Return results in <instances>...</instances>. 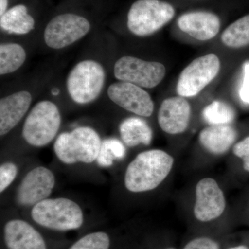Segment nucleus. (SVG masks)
<instances>
[{
    "instance_id": "1",
    "label": "nucleus",
    "mask_w": 249,
    "mask_h": 249,
    "mask_svg": "<svg viewBox=\"0 0 249 249\" xmlns=\"http://www.w3.org/2000/svg\"><path fill=\"white\" fill-rule=\"evenodd\" d=\"M175 162L172 155L160 149L140 152L126 168V189L133 193L154 191L169 176Z\"/></svg>"
},
{
    "instance_id": "2",
    "label": "nucleus",
    "mask_w": 249,
    "mask_h": 249,
    "mask_svg": "<svg viewBox=\"0 0 249 249\" xmlns=\"http://www.w3.org/2000/svg\"><path fill=\"white\" fill-rule=\"evenodd\" d=\"M101 139L94 129L79 127L71 132H64L54 142L53 149L59 160L65 164L91 163L96 160Z\"/></svg>"
},
{
    "instance_id": "3",
    "label": "nucleus",
    "mask_w": 249,
    "mask_h": 249,
    "mask_svg": "<svg viewBox=\"0 0 249 249\" xmlns=\"http://www.w3.org/2000/svg\"><path fill=\"white\" fill-rule=\"evenodd\" d=\"M37 224L52 230H76L83 225L84 215L79 205L67 198L46 199L36 204L31 213Z\"/></svg>"
},
{
    "instance_id": "4",
    "label": "nucleus",
    "mask_w": 249,
    "mask_h": 249,
    "mask_svg": "<svg viewBox=\"0 0 249 249\" xmlns=\"http://www.w3.org/2000/svg\"><path fill=\"white\" fill-rule=\"evenodd\" d=\"M173 5L160 0H137L127 15V27L135 36L155 34L175 17Z\"/></svg>"
},
{
    "instance_id": "5",
    "label": "nucleus",
    "mask_w": 249,
    "mask_h": 249,
    "mask_svg": "<svg viewBox=\"0 0 249 249\" xmlns=\"http://www.w3.org/2000/svg\"><path fill=\"white\" fill-rule=\"evenodd\" d=\"M61 124V116L53 103L42 101L33 107L22 129L23 138L34 147H43L55 138Z\"/></svg>"
},
{
    "instance_id": "6",
    "label": "nucleus",
    "mask_w": 249,
    "mask_h": 249,
    "mask_svg": "<svg viewBox=\"0 0 249 249\" xmlns=\"http://www.w3.org/2000/svg\"><path fill=\"white\" fill-rule=\"evenodd\" d=\"M104 69L93 60L77 64L67 78V90L72 100L78 104L92 102L99 96L104 86Z\"/></svg>"
},
{
    "instance_id": "7",
    "label": "nucleus",
    "mask_w": 249,
    "mask_h": 249,
    "mask_svg": "<svg viewBox=\"0 0 249 249\" xmlns=\"http://www.w3.org/2000/svg\"><path fill=\"white\" fill-rule=\"evenodd\" d=\"M221 62L213 53L193 60L182 70L177 83L178 96L194 97L204 89L219 74Z\"/></svg>"
},
{
    "instance_id": "8",
    "label": "nucleus",
    "mask_w": 249,
    "mask_h": 249,
    "mask_svg": "<svg viewBox=\"0 0 249 249\" xmlns=\"http://www.w3.org/2000/svg\"><path fill=\"white\" fill-rule=\"evenodd\" d=\"M114 73L116 79L121 81L152 89L164 79L166 70L160 62L124 56L116 62Z\"/></svg>"
},
{
    "instance_id": "9",
    "label": "nucleus",
    "mask_w": 249,
    "mask_h": 249,
    "mask_svg": "<svg viewBox=\"0 0 249 249\" xmlns=\"http://www.w3.org/2000/svg\"><path fill=\"white\" fill-rule=\"evenodd\" d=\"M227 209V198L214 178H201L195 188L193 212L196 220L209 222L221 217Z\"/></svg>"
},
{
    "instance_id": "10",
    "label": "nucleus",
    "mask_w": 249,
    "mask_h": 249,
    "mask_svg": "<svg viewBox=\"0 0 249 249\" xmlns=\"http://www.w3.org/2000/svg\"><path fill=\"white\" fill-rule=\"evenodd\" d=\"M90 28L89 21L78 15H59L47 24L44 37L46 44L50 48L60 49L84 37Z\"/></svg>"
},
{
    "instance_id": "11",
    "label": "nucleus",
    "mask_w": 249,
    "mask_h": 249,
    "mask_svg": "<svg viewBox=\"0 0 249 249\" xmlns=\"http://www.w3.org/2000/svg\"><path fill=\"white\" fill-rule=\"evenodd\" d=\"M55 178L52 170L38 166L30 170L18 187L16 201L22 206H35L50 196Z\"/></svg>"
},
{
    "instance_id": "12",
    "label": "nucleus",
    "mask_w": 249,
    "mask_h": 249,
    "mask_svg": "<svg viewBox=\"0 0 249 249\" xmlns=\"http://www.w3.org/2000/svg\"><path fill=\"white\" fill-rule=\"evenodd\" d=\"M109 98L123 109L141 117H150L155 109L151 96L138 85L119 82L107 89Z\"/></svg>"
},
{
    "instance_id": "13",
    "label": "nucleus",
    "mask_w": 249,
    "mask_h": 249,
    "mask_svg": "<svg viewBox=\"0 0 249 249\" xmlns=\"http://www.w3.org/2000/svg\"><path fill=\"white\" fill-rule=\"evenodd\" d=\"M192 116L191 104L182 96H172L160 104L157 120L160 128L170 135L184 133L189 127Z\"/></svg>"
},
{
    "instance_id": "14",
    "label": "nucleus",
    "mask_w": 249,
    "mask_h": 249,
    "mask_svg": "<svg viewBox=\"0 0 249 249\" xmlns=\"http://www.w3.org/2000/svg\"><path fill=\"white\" fill-rule=\"evenodd\" d=\"M180 30L199 41L212 40L219 34L221 21L217 15L208 11L186 13L178 18Z\"/></svg>"
},
{
    "instance_id": "15",
    "label": "nucleus",
    "mask_w": 249,
    "mask_h": 249,
    "mask_svg": "<svg viewBox=\"0 0 249 249\" xmlns=\"http://www.w3.org/2000/svg\"><path fill=\"white\" fill-rule=\"evenodd\" d=\"M4 237L9 249H47L40 232L22 219H13L6 223Z\"/></svg>"
},
{
    "instance_id": "16",
    "label": "nucleus",
    "mask_w": 249,
    "mask_h": 249,
    "mask_svg": "<svg viewBox=\"0 0 249 249\" xmlns=\"http://www.w3.org/2000/svg\"><path fill=\"white\" fill-rule=\"evenodd\" d=\"M32 96L29 91L12 93L0 100V134L9 133L16 127L30 107Z\"/></svg>"
},
{
    "instance_id": "17",
    "label": "nucleus",
    "mask_w": 249,
    "mask_h": 249,
    "mask_svg": "<svg viewBox=\"0 0 249 249\" xmlns=\"http://www.w3.org/2000/svg\"><path fill=\"white\" fill-rule=\"evenodd\" d=\"M237 137V130L231 124H217L208 125L201 129L198 140L208 153L220 156L232 148Z\"/></svg>"
},
{
    "instance_id": "18",
    "label": "nucleus",
    "mask_w": 249,
    "mask_h": 249,
    "mask_svg": "<svg viewBox=\"0 0 249 249\" xmlns=\"http://www.w3.org/2000/svg\"><path fill=\"white\" fill-rule=\"evenodd\" d=\"M119 132L124 145L130 147L140 145H149L153 139V132L142 118L132 116L123 121Z\"/></svg>"
},
{
    "instance_id": "19",
    "label": "nucleus",
    "mask_w": 249,
    "mask_h": 249,
    "mask_svg": "<svg viewBox=\"0 0 249 249\" xmlns=\"http://www.w3.org/2000/svg\"><path fill=\"white\" fill-rule=\"evenodd\" d=\"M35 20L28 14L24 5L18 4L7 10L0 18V27L9 34L23 35L34 29Z\"/></svg>"
},
{
    "instance_id": "20",
    "label": "nucleus",
    "mask_w": 249,
    "mask_h": 249,
    "mask_svg": "<svg viewBox=\"0 0 249 249\" xmlns=\"http://www.w3.org/2000/svg\"><path fill=\"white\" fill-rule=\"evenodd\" d=\"M223 45L231 49L249 45V14L231 24L221 36Z\"/></svg>"
},
{
    "instance_id": "21",
    "label": "nucleus",
    "mask_w": 249,
    "mask_h": 249,
    "mask_svg": "<svg viewBox=\"0 0 249 249\" xmlns=\"http://www.w3.org/2000/svg\"><path fill=\"white\" fill-rule=\"evenodd\" d=\"M26 60V52L22 46L16 43L0 45V74L13 73L19 68Z\"/></svg>"
},
{
    "instance_id": "22",
    "label": "nucleus",
    "mask_w": 249,
    "mask_h": 249,
    "mask_svg": "<svg viewBox=\"0 0 249 249\" xmlns=\"http://www.w3.org/2000/svg\"><path fill=\"white\" fill-rule=\"evenodd\" d=\"M202 118L209 125L231 124L235 119L233 108L222 101H214L202 110Z\"/></svg>"
},
{
    "instance_id": "23",
    "label": "nucleus",
    "mask_w": 249,
    "mask_h": 249,
    "mask_svg": "<svg viewBox=\"0 0 249 249\" xmlns=\"http://www.w3.org/2000/svg\"><path fill=\"white\" fill-rule=\"evenodd\" d=\"M125 155L124 142L117 139H105L101 143L96 162L99 166L107 168L113 165L114 160H123Z\"/></svg>"
},
{
    "instance_id": "24",
    "label": "nucleus",
    "mask_w": 249,
    "mask_h": 249,
    "mask_svg": "<svg viewBox=\"0 0 249 249\" xmlns=\"http://www.w3.org/2000/svg\"><path fill=\"white\" fill-rule=\"evenodd\" d=\"M110 240L105 232L88 234L75 242L69 249H109Z\"/></svg>"
},
{
    "instance_id": "25",
    "label": "nucleus",
    "mask_w": 249,
    "mask_h": 249,
    "mask_svg": "<svg viewBox=\"0 0 249 249\" xmlns=\"http://www.w3.org/2000/svg\"><path fill=\"white\" fill-rule=\"evenodd\" d=\"M18 174V167L12 162H6L0 166V192L2 193L13 183Z\"/></svg>"
},
{
    "instance_id": "26",
    "label": "nucleus",
    "mask_w": 249,
    "mask_h": 249,
    "mask_svg": "<svg viewBox=\"0 0 249 249\" xmlns=\"http://www.w3.org/2000/svg\"><path fill=\"white\" fill-rule=\"evenodd\" d=\"M232 152L237 158L242 160L244 169L249 173V136L235 142Z\"/></svg>"
},
{
    "instance_id": "27",
    "label": "nucleus",
    "mask_w": 249,
    "mask_h": 249,
    "mask_svg": "<svg viewBox=\"0 0 249 249\" xmlns=\"http://www.w3.org/2000/svg\"><path fill=\"white\" fill-rule=\"evenodd\" d=\"M183 249H219V247L212 239L201 237L188 242Z\"/></svg>"
},
{
    "instance_id": "28",
    "label": "nucleus",
    "mask_w": 249,
    "mask_h": 249,
    "mask_svg": "<svg viewBox=\"0 0 249 249\" xmlns=\"http://www.w3.org/2000/svg\"><path fill=\"white\" fill-rule=\"evenodd\" d=\"M245 78L243 85L240 89V96L241 99L245 103H249V63L245 64Z\"/></svg>"
},
{
    "instance_id": "29",
    "label": "nucleus",
    "mask_w": 249,
    "mask_h": 249,
    "mask_svg": "<svg viewBox=\"0 0 249 249\" xmlns=\"http://www.w3.org/2000/svg\"><path fill=\"white\" fill-rule=\"evenodd\" d=\"M8 0H0V16L7 11Z\"/></svg>"
},
{
    "instance_id": "30",
    "label": "nucleus",
    "mask_w": 249,
    "mask_h": 249,
    "mask_svg": "<svg viewBox=\"0 0 249 249\" xmlns=\"http://www.w3.org/2000/svg\"><path fill=\"white\" fill-rule=\"evenodd\" d=\"M59 93H60V91H59V89H57V88H53V89L52 90V93L53 96H57V95L59 94Z\"/></svg>"
},
{
    "instance_id": "31",
    "label": "nucleus",
    "mask_w": 249,
    "mask_h": 249,
    "mask_svg": "<svg viewBox=\"0 0 249 249\" xmlns=\"http://www.w3.org/2000/svg\"><path fill=\"white\" fill-rule=\"evenodd\" d=\"M229 249H249L245 246H237V247H232V248H230Z\"/></svg>"
},
{
    "instance_id": "32",
    "label": "nucleus",
    "mask_w": 249,
    "mask_h": 249,
    "mask_svg": "<svg viewBox=\"0 0 249 249\" xmlns=\"http://www.w3.org/2000/svg\"><path fill=\"white\" fill-rule=\"evenodd\" d=\"M174 249V248H168V249Z\"/></svg>"
}]
</instances>
